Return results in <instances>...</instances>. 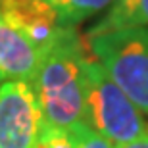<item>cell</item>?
<instances>
[{"label": "cell", "instance_id": "cell-1", "mask_svg": "<svg viewBox=\"0 0 148 148\" xmlns=\"http://www.w3.org/2000/svg\"><path fill=\"white\" fill-rule=\"evenodd\" d=\"M85 48L71 29L44 54L31 87L42 127L71 133L85 119Z\"/></svg>", "mask_w": 148, "mask_h": 148}, {"label": "cell", "instance_id": "cell-2", "mask_svg": "<svg viewBox=\"0 0 148 148\" xmlns=\"http://www.w3.org/2000/svg\"><path fill=\"white\" fill-rule=\"evenodd\" d=\"M85 119L114 146L148 135L143 112L90 54L85 60Z\"/></svg>", "mask_w": 148, "mask_h": 148}, {"label": "cell", "instance_id": "cell-3", "mask_svg": "<svg viewBox=\"0 0 148 148\" xmlns=\"http://www.w3.org/2000/svg\"><path fill=\"white\" fill-rule=\"evenodd\" d=\"M90 54L104 66L143 114L148 115V29H121L88 37Z\"/></svg>", "mask_w": 148, "mask_h": 148}, {"label": "cell", "instance_id": "cell-4", "mask_svg": "<svg viewBox=\"0 0 148 148\" xmlns=\"http://www.w3.org/2000/svg\"><path fill=\"white\" fill-rule=\"evenodd\" d=\"M42 115L29 81L0 83V148H35Z\"/></svg>", "mask_w": 148, "mask_h": 148}, {"label": "cell", "instance_id": "cell-5", "mask_svg": "<svg viewBox=\"0 0 148 148\" xmlns=\"http://www.w3.org/2000/svg\"><path fill=\"white\" fill-rule=\"evenodd\" d=\"M0 16L25 35L42 54L69 29L62 25L56 10L44 0H0Z\"/></svg>", "mask_w": 148, "mask_h": 148}, {"label": "cell", "instance_id": "cell-6", "mask_svg": "<svg viewBox=\"0 0 148 148\" xmlns=\"http://www.w3.org/2000/svg\"><path fill=\"white\" fill-rule=\"evenodd\" d=\"M44 54L0 16V83L31 81Z\"/></svg>", "mask_w": 148, "mask_h": 148}, {"label": "cell", "instance_id": "cell-7", "mask_svg": "<svg viewBox=\"0 0 148 148\" xmlns=\"http://www.w3.org/2000/svg\"><path fill=\"white\" fill-rule=\"evenodd\" d=\"M138 27H148V0H115L108 16L90 29L88 37Z\"/></svg>", "mask_w": 148, "mask_h": 148}, {"label": "cell", "instance_id": "cell-8", "mask_svg": "<svg viewBox=\"0 0 148 148\" xmlns=\"http://www.w3.org/2000/svg\"><path fill=\"white\" fill-rule=\"evenodd\" d=\"M56 10L62 25L71 27L114 4L115 0H44Z\"/></svg>", "mask_w": 148, "mask_h": 148}, {"label": "cell", "instance_id": "cell-9", "mask_svg": "<svg viewBox=\"0 0 148 148\" xmlns=\"http://www.w3.org/2000/svg\"><path fill=\"white\" fill-rule=\"evenodd\" d=\"M71 135L75 138V148H115L104 135L94 131L88 123H83L81 127L73 129Z\"/></svg>", "mask_w": 148, "mask_h": 148}, {"label": "cell", "instance_id": "cell-10", "mask_svg": "<svg viewBox=\"0 0 148 148\" xmlns=\"http://www.w3.org/2000/svg\"><path fill=\"white\" fill-rule=\"evenodd\" d=\"M35 148H75V138H73L71 133H67V131L42 127Z\"/></svg>", "mask_w": 148, "mask_h": 148}, {"label": "cell", "instance_id": "cell-11", "mask_svg": "<svg viewBox=\"0 0 148 148\" xmlns=\"http://www.w3.org/2000/svg\"><path fill=\"white\" fill-rule=\"evenodd\" d=\"M115 148H148V135H144L140 138H135L131 143L121 144V146H115Z\"/></svg>", "mask_w": 148, "mask_h": 148}]
</instances>
